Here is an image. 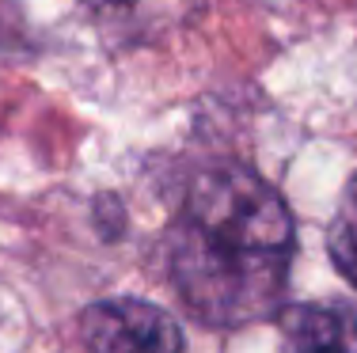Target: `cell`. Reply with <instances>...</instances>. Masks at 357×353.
<instances>
[{"label":"cell","mask_w":357,"mask_h":353,"mask_svg":"<svg viewBox=\"0 0 357 353\" xmlns=\"http://www.w3.org/2000/svg\"><path fill=\"white\" fill-rule=\"evenodd\" d=\"M282 353H357V312L346 300H308L285 308Z\"/></svg>","instance_id":"3957f363"},{"label":"cell","mask_w":357,"mask_h":353,"mask_svg":"<svg viewBox=\"0 0 357 353\" xmlns=\"http://www.w3.org/2000/svg\"><path fill=\"white\" fill-rule=\"evenodd\" d=\"M88 353H183L186 338L164 308L137 297L96 300L80 315Z\"/></svg>","instance_id":"7a4b0ae2"},{"label":"cell","mask_w":357,"mask_h":353,"mask_svg":"<svg viewBox=\"0 0 357 353\" xmlns=\"http://www.w3.org/2000/svg\"><path fill=\"white\" fill-rule=\"evenodd\" d=\"M327 251L335 270L357 289V171L350 175V182H346L342 198L335 205V217H331L327 228Z\"/></svg>","instance_id":"277c9868"},{"label":"cell","mask_w":357,"mask_h":353,"mask_svg":"<svg viewBox=\"0 0 357 353\" xmlns=\"http://www.w3.org/2000/svg\"><path fill=\"white\" fill-rule=\"evenodd\" d=\"M296 228L278 190L240 164H217L186 190L167 228L178 300L206 327H248L282 308Z\"/></svg>","instance_id":"6da1fadb"},{"label":"cell","mask_w":357,"mask_h":353,"mask_svg":"<svg viewBox=\"0 0 357 353\" xmlns=\"http://www.w3.org/2000/svg\"><path fill=\"white\" fill-rule=\"evenodd\" d=\"M84 4H96V8H126L133 0H84Z\"/></svg>","instance_id":"5b68a950"}]
</instances>
